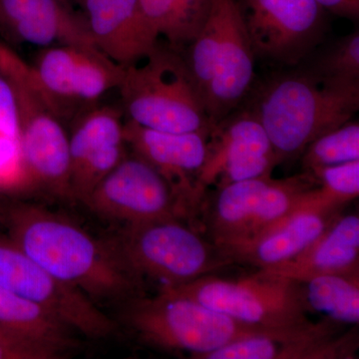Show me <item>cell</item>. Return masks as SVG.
I'll return each mask as SVG.
<instances>
[{
  "label": "cell",
  "instance_id": "1",
  "mask_svg": "<svg viewBox=\"0 0 359 359\" xmlns=\"http://www.w3.org/2000/svg\"><path fill=\"white\" fill-rule=\"evenodd\" d=\"M0 219L7 237L28 257L95 304L142 295L143 282L127 268L110 240H96L62 215L26 203L0 208Z\"/></svg>",
  "mask_w": 359,
  "mask_h": 359
},
{
  "label": "cell",
  "instance_id": "2",
  "mask_svg": "<svg viewBox=\"0 0 359 359\" xmlns=\"http://www.w3.org/2000/svg\"><path fill=\"white\" fill-rule=\"evenodd\" d=\"M358 109L359 83L328 81L313 72H299L269 80L250 111L283 163L302 155L314 140L351 121Z\"/></svg>",
  "mask_w": 359,
  "mask_h": 359
},
{
  "label": "cell",
  "instance_id": "3",
  "mask_svg": "<svg viewBox=\"0 0 359 359\" xmlns=\"http://www.w3.org/2000/svg\"><path fill=\"white\" fill-rule=\"evenodd\" d=\"M129 120L171 133L210 132L212 123L185 58L160 45L136 65L124 67L119 86Z\"/></svg>",
  "mask_w": 359,
  "mask_h": 359
},
{
  "label": "cell",
  "instance_id": "4",
  "mask_svg": "<svg viewBox=\"0 0 359 359\" xmlns=\"http://www.w3.org/2000/svg\"><path fill=\"white\" fill-rule=\"evenodd\" d=\"M122 318L144 344L187 351L195 359L236 340L266 334L168 290L125 302Z\"/></svg>",
  "mask_w": 359,
  "mask_h": 359
},
{
  "label": "cell",
  "instance_id": "5",
  "mask_svg": "<svg viewBox=\"0 0 359 359\" xmlns=\"http://www.w3.org/2000/svg\"><path fill=\"white\" fill-rule=\"evenodd\" d=\"M165 219L125 224L110 242L137 278L177 287L233 264L219 245L179 221ZM160 287V289H161Z\"/></svg>",
  "mask_w": 359,
  "mask_h": 359
},
{
  "label": "cell",
  "instance_id": "6",
  "mask_svg": "<svg viewBox=\"0 0 359 359\" xmlns=\"http://www.w3.org/2000/svg\"><path fill=\"white\" fill-rule=\"evenodd\" d=\"M160 290L189 297L266 334L297 330L311 323L299 283L262 269L236 280L209 275Z\"/></svg>",
  "mask_w": 359,
  "mask_h": 359
},
{
  "label": "cell",
  "instance_id": "7",
  "mask_svg": "<svg viewBox=\"0 0 359 359\" xmlns=\"http://www.w3.org/2000/svg\"><path fill=\"white\" fill-rule=\"evenodd\" d=\"M318 186L309 172L287 179L271 176L235 182L219 188L210 230L224 252L245 244L304 204Z\"/></svg>",
  "mask_w": 359,
  "mask_h": 359
},
{
  "label": "cell",
  "instance_id": "8",
  "mask_svg": "<svg viewBox=\"0 0 359 359\" xmlns=\"http://www.w3.org/2000/svg\"><path fill=\"white\" fill-rule=\"evenodd\" d=\"M32 83L57 117L92 107L117 89L124 67L93 46L54 45L37 54Z\"/></svg>",
  "mask_w": 359,
  "mask_h": 359
},
{
  "label": "cell",
  "instance_id": "9",
  "mask_svg": "<svg viewBox=\"0 0 359 359\" xmlns=\"http://www.w3.org/2000/svg\"><path fill=\"white\" fill-rule=\"evenodd\" d=\"M0 287L39 304L89 339H107L117 330L95 302L54 278L7 236H0Z\"/></svg>",
  "mask_w": 359,
  "mask_h": 359
},
{
  "label": "cell",
  "instance_id": "10",
  "mask_svg": "<svg viewBox=\"0 0 359 359\" xmlns=\"http://www.w3.org/2000/svg\"><path fill=\"white\" fill-rule=\"evenodd\" d=\"M20 106V141L26 186L70 200L69 137L29 78L11 80Z\"/></svg>",
  "mask_w": 359,
  "mask_h": 359
},
{
  "label": "cell",
  "instance_id": "11",
  "mask_svg": "<svg viewBox=\"0 0 359 359\" xmlns=\"http://www.w3.org/2000/svg\"><path fill=\"white\" fill-rule=\"evenodd\" d=\"M255 55L297 65L316 47L325 27L316 0H238Z\"/></svg>",
  "mask_w": 359,
  "mask_h": 359
},
{
  "label": "cell",
  "instance_id": "12",
  "mask_svg": "<svg viewBox=\"0 0 359 359\" xmlns=\"http://www.w3.org/2000/svg\"><path fill=\"white\" fill-rule=\"evenodd\" d=\"M280 164L268 135L250 111L231 114L212 126L197 180L200 202L208 187L271 176Z\"/></svg>",
  "mask_w": 359,
  "mask_h": 359
},
{
  "label": "cell",
  "instance_id": "13",
  "mask_svg": "<svg viewBox=\"0 0 359 359\" xmlns=\"http://www.w3.org/2000/svg\"><path fill=\"white\" fill-rule=\"evenodd\" d=\"M83 204L99 216L121 222L124 226L181 218L166 180L135 155L125 157Z\"/></svg>",
  "mask_w": 359,
  "mask_h": 359
},
{
  "label": "cell",
  "instance_id": "14",
  "mask_svg": "<svg viewBox=\"0 0 359 359\" xmlns=\"http://www.w3.org/2000/svg\"><path fill=\"white\" fill-rule=\"evenodd\" d=\"M210 132L171 133L146 128L131 120L124 122L123 137L133 155L155 168L169 184L180 217L199 205L197 180L207 155Z\"/></svg>",
  "mask_w": 359,
  "mask_h": 359
},
{
  "label": "cell",
  "instance_id": "15",
  "mask_svg": "<svg viewBox=\"0 0 359 359\" xmlns=\"http://www.w3.org/2000/svg\"><path fill=\"white\" fill-rule=\"evenodd\" d=\"M221 27L210 59L211 83L204 104L212 123L233 112L252 88L255 79V52L238 0H214Z\"/></svg>",
  "mask_w": 359,
  "mask_h": 359
},
{
  "label": "cell",
  "instance_id": "16",
  "mask_svg": "<svg viewBox=\"0 0 359 359\" xmlns=\"http://www.w3.org/2000/svg\"><path fill=\"white\" fill-rule=\"evenodd\" d=\"M337 323L325 318L287 332L236 340L200 359H351L358 349V330L337 335Z\"/></svg>",
  "mask_w": 359,
  "mask_h": 359
},
{
  "label": "cell",
  "instance_id": "17",
  "mask_svg": "<svg viewBox=\"0 0 359 359\" xmlns=\"http://www.w3.org/2000/svg\"><path fill=\"white\" fill-rule=\"evenodd\" d=\"M341 209L320 199L318 186L304 204L256 238L233 248L226 255L233 263L269 269L287 263L304 252L339 215Z\"/></svg>",
  "mask_w": 359,
  "mask_h": 359
},
{
  "label": "cell",
  "instance_id": "18",
  "mask_svg": "<svg viewBox=\"0 0 359 359\" xmlns=\"http://www.w3.org/2000/svg\"><path fill=\"white\" fill-rule=\"evenodd\" d=\"M97 48L122 67L136 65L159 45L139 0H81Z\"/></svg>",
  "mask_w": 359,
  "mask_h": 359
},
{
  "label": "cell",
  "instance_id": "19",
  "mask_svg": "<svg viewBox=\"0 0 359 359\" xmlns=\"http://www.w3.org/2000/svg\"><path fill=\"white\" fill-rule=\"evenodd\" d=\"M0 32L42 48L55 44L96 47L84 16L60 0H0Z\"/></svg>",
  "mask_w": 359,
  "mask_h": 359
},
{
  "label": "cell",
  "instance_id": "20",
  "mask_svg": "<svg viewBox=\"0 0 359 359\" xmlns=\"http://www.w3.org/2000/svg\"><path fill=\"white\" fill-rule=\"evenodd\" d=\"M262 271L295 282L332 273H359L358 215H339L301 254L287 263Z\"/></svg>",
  "mask_w": 359,
  "mask_h": 359
},
{
  "label": "cell",
  "instance_id": "21",
  "mask_svg": "<svg viewBox=\"0 0 359 359\" xmlns=\"http://www.w3.org/2000/svg\"><path fill=\"white\" fill-rule=\"evenodd\" d=\"M297 283L306 311L337 325H358L359 273L318 276Z\"/></svg>",
  "mask_w": 359,
  "mask_h": 359
},
{
  "label": "cell",
  "instance_id": "22",
  "mask_svg": "<svg viewBox=\"0 0 359 359\" xmlns=\"http://www.w3.org/2000/svg\"><path fill=\"white\" fill-rule=\"evenodd\" d=\"M142 13L155 34L171 48L189 46L204 26L212 0H139Z\"/></svg>",
  "mask_w": 359,
  "mask_h": 359
},
{
  "label": "cell",
  "instance_id": "23",
  "mask_svg": "<svg viewBox=\"0 0 359 359\" xmlns=\"http://www.w3.org/2000/svg\"><path fill=\"white\" fill-rule=\"evenodd\" d=\"M122 114L109 106L82 111L69 137L70 173L86 161L125 144Z\"/></svg>",
  "mask_w": 359,
  "mask_h": 359
},
{
  "label": "cell",
  "instance_id": "24",
  "mask_svg": "<svg viewBox=\"0 0 359 359\" xmlns=\"http://www.w3.org/2000/svg\"><path fill=\"white\" fill-rule=\"evenodd\" d=\"M0 325L58 347L63 351L76 347L71 328L46 309L0 287Z\"/></svg>",
  "mask_w": 359,
  "mask_h": 359
},
{
  "label": "cell",
  "instance_id": "25",
  "mask_svg": "<svg viewBox=\"0 0 359 359\" xmlns=\"http://www.w3.org/2000/svg\"><path fill=\"white\" fill-rule=\"evenodd\" d=\"M302 156L304 172L359 160L358 122H347L323 135Z\"/></svg>",
  "mask_w": 359,
  "mask_h": 359
},
{
  "label": "cell",
  "instance_id": "26",
  "mask_svg": "<svg viewBox=\"0 0 359 359\" xmlns=\"http://www.w3.org/2000/svg\"><path fill=\"white\" fill-rule=\"evenodd\" d=\"M318 183V196L330 205L342 209L359 195V160L320 168L309 172Z\"/></svg>",
  "mask_w": 359,
  "mask_h": 359
},
{
  "label": "cell",
  "instance_id": "27",
  "mask_svg": "<svg viewBox=\"0 0 359 359\" xmlns=\"http://www.w3.org/2000/svg\"><path fill=\"white\" fill-rule=\"evenodd\" d=\"M318 76L339 83H359V32L335 42L318 60Z\"/></svg>",
  "mask_w": 359,
  "mask_h": 359
},
{
  "label": "cell",
  "instance_id": "28",
  "mask_svg": "<svg viewBox=\"0 0 359 359\" xmlns=\"http://www.w3.org/2000/svg\"><path fill=\"white\" fill-rule=\"evenodd\" d=\"M65 351L0 325V359H59Z\"/></svg>",
  "mask_w": 359,
  "mask_h": 359
},
{
  "label": "cell",
  "instance_id": "29",
  "mask_svg": "<svg viewBox=\"0 0 359 359\" xmlns=\"http://www.w3.org/2000/svg\"><path fill=\"white\" fill-rule=\"evenodd\" d=\"M26 187L20 141L0 132V191Z\"/></svg>",
  "mask_w": 359,
  "mask_h": 359
},
{
  "label": "cell",
  "instance_id": "30",
  "mask_svg": "<svg viewBox=\"0 0 359 359\" xmlns=\"http://www.w3.org/2000/svg\"><path fill=\"white\" fill-rule=\"evenodd\" d=\"M20 106L11 80L0 72V132L18 140L20 138Z\"/></svg>",
  "mask_w": 359,
  "mask_h": 359
},
{
  "label": "cell",
  "instance_id": "31",
  "mask_svg": "<svg viewBox=\"0 0 359 359\" xmlns=\"http://www.w3.org/2000/svg\"><path fill=\"white\" fill-rule=\"evenodd\" d=\"M0 72L9 79H23L32 74L30 65L2 43H0Z\"/></svg>",
  "mask_w": 359,
  "mask_h": 359
},
{
  "label": "cell",
  "instance_id": "32",
  "mask_svg": "<svg viewBox=\"0 0 359 359\" xmlns=\"http://www.w3.org/2000/svg\"><path fill=\"white\" fill-rule=\"evenodd\" d=\"M325 11L346 18L358 20L359 18V0H316Z\"/></svg>",
  "mask_w": 359,
  "mask_h": 359
},
{
  "label": "cell",
  "instance_id": "33",
  "mask_svg": "<svg viewBox=\"0 0 359 359\" xmlns=\"http://www.w3.org/2000/svg\"><path fill=\"white\" fill-rule=\"evenodd\" d=\"M60 1H62L63 4H65L66 6H70L71 4H73V2H79L80 4V1H81V0H60Z\"/></svg>",
  "mask_w": 359,
  "mask_h": 359
}]
</instances>
